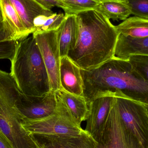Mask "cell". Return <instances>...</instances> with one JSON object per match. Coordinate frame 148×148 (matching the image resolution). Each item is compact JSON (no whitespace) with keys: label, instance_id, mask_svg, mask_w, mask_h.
Masks as SVG:
<instances>
[{"label":"cell","instance_id":"obj_29","mask_svg":"<svg viewBox=\"0 0 148 148\" xmlns=\"http://www.w3.org/2000/svg\"><path fill=\"white\" fill-rule=\"evenodd\" d=\"M146 107H147V111L148 112V105H146Z\"/></svg>","mask_w":148,"mask_h":148},{"label":"cell","instance_id":"obj_17","mask_svg":"<svg viewBox=\"0 0 148 148\" xmlns=\"http://www.w3.org/2000/svg\"><path fill=\"white\" fill-rule=\"evenodd\" d=\"M120 34L132 38L148 37V19L138 16L128 17L115 26Z\"/></svg>","mask_w":148,"mask_h":148},{"label":"cell","instance_id":"obj_3","mask_svg":"<svg viewBox=\"0 0 148 148\" xmlns=\"http://www.w3.org/2000/svg\"><path fill=\"white\" fill-rule=\"evenodd\" d=\"M10 62V74L20 92L27 95L41 96L51 91L47 71L32 34L16 42Z\"/></svg>","mask_w":148,"mask_h":148},{"label":"cell","instance_id":"obj_1","mask_svg":"<svg viewBox=\"0 0 148 148\" xmlns=\"http://www.w3.org/2000/svg\"><path fill=\"white\" fill-rule=\"evenodd\" d=\"M84 97L88 105L104 97H124L148 105V82L127 60L114 57L98 67L81 69Z\"/></svg>","mask_w":148,"mask_h":148},{"label":"cell","instance_id":"obj_20","mask_svg":"<svg viewBox=\"0 0 148 148\" xmlns=\"http://www.w3.org/2000/svg\"><path fill=\"white\" fill-rule=\"evenodd\" d=\"M65 17L66 16L62 13H54L51 16L42 19V21L36 20L34 23V33L47 32L58 29L65 20Z\"/></svg>","mask_w":148,"mask_h":148},{"label":"cell","instance_id":"obj_9","mask_svg":"<svg viewBox=\"0 0 148 148\" xmlns=\"http://www.w3.org/2000/svg\"><path fill=\"white\" fill-rule=\"evenodd\" d=\"M115 97H104L97 98L89 103V111L84 130L98 143L101 140Z\"/></svg>","mask_w":148,"mask_h":148},{"label":"cell","instance_id":"obj_7","mask_svg":"<svg viewBox=\"0 0 148 148\" xmlns=\"http://www.w3.org/2000/svg\"><path fill=\"white\" fill-rule=\"evenodd\" d=\"M34 36L40 51L49 77L51 90L60 89V70L61 56L57 29L43 32H34Z\"/></svg>","mask_w":148,"mask_h":148},{"label":"cell","instance_id":"obj_10","mask_svg":"<svg viewBox=\"0 0 148 148\" xmlns=\"http://www.w3.org/2000/svg\"><path fill=\"white\" fill-rule=\"evenodd\" d=\"M32 135L39 148H96L97 143L85 130L77 136Z\"/></svg>","mask_w":148,"mask_h":148},{"label":"cell","instance_id":"obj_8","mask_svg":"<svg viewBox=\"0 0 148 148\" xmlns=\"http://www.w3.org/2000/svg\"><path fill=\"white\" fill-rule=\"evenodd\" d=\"M17 108L24 118L40 120L55 114L56 110L55 93L51 90L41 96L27 95L20 92Z\"/></svg>","mask_w":148,"mask_h":148},{"label":"cell","instance_id":"obj_5","mask_svg":"<svg viewBox=\"0 0 148 148\" xmlns=\"http://www.w3.org/2000/svg\"><path fill=\"white\" fill-rule=\"evenodd\" d=\"M116 103L124 125L144 148H148V112L146 105L124 97L116 98Z\"/></svg>","mask_w":148,"mask_h":148},{"label":"cell","instance_id":"obj_19","mask_svg":"<svg viewBox=\"0 0 148 148\" xmlns=\"http://www.w3.org/2000/svg\"><path fill=\"white\" fill-rule=\"evenodd\" d=\"M64 4L65 15H75L97 8L100 2L97 0H61Z\"/></svg>","mask_w":148,"mask_h":148},{"label":"cell","instance_id":"obj_13","mask_svg":"<svg viewBox=\"0 0 148 148\" xmlns=\"http://www.w3.org/2000/svg\"><path fill=\"white\" fill-rule=\"evenodd\" d=\"M19 15L23 27L29 35L35 31L34 22L39 18H47L54 13L42 7L34 0H9Z\"/></svg>","mask_w":148,"mask_h":148},{"label":"cell","instance_id":"obj_2","mask_svg":"<svg viewBox=\"0 0 148 148\" xmlns=\"http://www.w3.org/2000/svg\"><path fill=\"white\" fill-rule=\"evenodd\" d=\"M76 44L67 56L81 69L98 67L115 56L119 33L110 20L96 10L76 15Z\"/></svg>","mask_w":148,"mask_h":148},{"label":"cell","instance_id":"obj_26","mask_svg":"<svg viewBox=\"0 0 148 148\" xmlns=\"http://www.w3.org/2000/svg\"><path fill=\"white\" fill-rule=\"evenodd\" d=\"M11 40L8 35L6 33L3 27H0V42Z\"/></svg>","mask_w":148,"mask_h":148},{"label":"cell","instance_id":"obj_27","mask_svg":"<svg viewBox=\"0 0 148 148\" xmlns=\"http://www.w3.org/2000/svg\"><path fill=\"white\" fill-rule=\"evenodd\" d=\"M100 3L103 2L108 1H118L124 2H125V0H97Z\"/></svg>","mask_w":148,"mask_h":148},{"label":"cell","instance_id":"obj_28","mask_svg":"<svg viewBox=\"0 0 148 148\" xmlns=\"http://www.w3.org/2000/svg\"><path fill=\"white\" fill-rule=\"evenodd\" d=\"M0 27H3V26L2 19L1 14L0 10Z\"/></svg>","mask_w":148,"mask_h":148},{"label":"cell","instance_id":"obj_16","mask_svg":"<svg viewBox=\"0 0 148 148\" xmlns=\"http://www.w3.org/2000/svg\"><path fill=\"white\" fill-rule=\"evenodd\" d=\"M131 55L148 56V37L132 38L119 34L115 56L127 60Z\"/></svg>","mask_w":148,"mask_h":148},{"label":"cell","instance_id":"obj_22","mask_svg":"<svg viewBox=\"0 0 148 148\" xmlns=\"http://www.w3.org/2000/svg\"><path fill=\"white\" fill-rule=\"evenodd\" d=\"M131 14L148 19V0H125Z\"/></svg>","mask_w":148,"mask_h":148},{"label":"cell","instance_id":"obj_25","mask_svg":"<svg viewBox=\"0 0 148 148\" xmlns=\"http://www.w3.org/2000/svg\"><path fill=\"white\" fill-rule=\"evenodd\" d=\"M0 148H14L9 140L0 130Z\"/></svg>","mask_w":148,"mask_h":148},{"label":"cell","instance_id":"obj_21","mask_svg":"<svg viewBox=\"0 0 148 148\" xmlns=\"http://www.w3.org/2000/svg\"><path fill=\"white\" fill-rule=\"evenodd\" d=\"M127 60L134 70L144 80L148 82V56L131 55Z\"/></svg>","mask_w":148,"mask_h":148},{"label":"cell","instance_id":"obj_4","mask_svg":"<svg viewBox=\"0 0 148 148\" xmlns=\"http://www.w3.org/2000/svg\"><path fill=\"white\" fill-rule=\"evenodd\" d=\"M96 148H144L120 118L116 97Z\"/></svg>","mask_w":148,"mask_h":148},{"label":"cell","instance_id":"obj_11","mask_svg":"<svg viewBox=\"0 0 148 148\" xmlns=\"http://www.w3.org/2000/svg\"><path fill=\"white\" fill-rule=\"evenodd\" d=\"M55 93L56 109L67 115L79 126L86 121L89 109L84 97L70 94L60 89Z\"/></svg>","mask_w":148,"mask_h":148},{"label":"cell","instance_id":"obj_14","mask_svg":"<svg viewBox=\"0 0 148 148\" xmlns=\"http://www.w3.org/2000/svg\"><path fill=\"white\" fill-rule=\"evenodd\" d=\"M0 10L3 29L11 40L16 42L30 35L9 0H0Z\"/></svg>","mask_w":148,"mask_h":148},{"label":"cell","instance_id":"obj_24","mask_svg":"<svg viewBox=\"0 0 148 148\" xmlns=\"http://www.w3.org/2000/svg\"><path fill=\"white\" fill-rule=\"evenodd\" d=\"M42 7L48 10H51L54 7H57L63 9L64 4L61 0H34Z\"/></svg>","mask_w":148,"mask_h":148},{"label":"cell","instance_id":"obj_12","mask_svg":"<svg viewBox=\"0 0 148 148\" xmlns=\"http://www.w3.org/2000/svg\"><path fill=\"white\" fill-rule=\"evenodd\" d=\"M60 81V89L73 95L84 97L81 69L67 56L61 59Z\"/></svg>","mask_w":148,"mask_h":148},{"label":"cell","instance_id":"obj_18","mask_svg":"<svg viewBox=\"0 0 148 148\" xmlns=\"http://www.w3.org/2000/svg\"><path fill=\"white\" fill-rule=\"evenodd\" d=\"M96 10L114 21H125L131 15L128 6L124 2L108 1L100 3Z\"/></svg>","mask_w":148,"mask_h":148},{"label":"cell","instance_id":"obj_6","mask_svg":"<svg viewBox=\"0 0 148 148\" xmlns=\"http://www.w3.org/2000/svg\"><path fill=\"white\" fill-rule=\"evenodd\" d=\"M22 125L31 134L77 136L84 131L67 115L57 109L55 114L40 120L24 118Z\"/></svg>","mask_w":148,"mask_h":148},{"label":"cell","instance_id":"obj_23","mask_svg":"<svg viewBox=\"0 0 148 148\" xmlns=\"http://www.w3.org/2000/svg\"><path fill=\"white\" fill-rule=\"evenodd\" d=\"M16 42L14 41L0 42V60H8L11 61L15 52Z\"/></svg>","mask_w":148,"mask_h":148},{"label":"cell","instance_id":"obj_15","mask_svg":"<svg viewBox=\"0 0 148 148\" xmlns=\"http://www.w3.org/2000/svg\"><path fill=\"white\" fill-rule=\"evenodd\" d=\"M65 16V20L57 29L61 58L67 56L69 51L75 47L78 37V25L76 15Z\"/></svg>","mask_w":148,"mask_h":148}]
</instances>
